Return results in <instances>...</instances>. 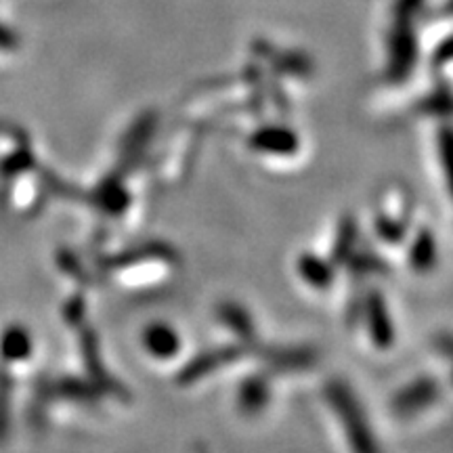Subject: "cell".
<instances>
[{
    "label": "cell",
    "mask_w": 453,
    "mask_h": 453,
    "mask_svg": "<svg viewBox=\"0 0 453 453\" xmlns=\"http://www.w3.org/2000/svg\"><path fill=\"white\" fill-rule=\"evenodd\" d=\"M370 315L376 317V319L372 321L373 338H376V342L380 344V347H388V344L393 342V327H390L388 313L384 311V304L378 294H373L370 298Z\"/></svg>",
    "instance_id": "5"
},
{
    "label": "cell",
    "mask_w": 453,
    "mask_h": 453,
    "mask_svg": "<svg viewBox=\"0 0 453 453\" xmlns=\"http://www.w3.org/2000/svg\"><path fill=\"white\" fill-rule=\"evenodd\" d=\"M267 401V388L260 380H248L242 388V405L248 411H258Z\"/></svg>",
    "instance_id": "7"
},
{
    "label": "cell",
    "mask_w": 453,
    "mask_h": 453,
    "mask_svg": "<svg viewBox=\"0 0 453 453\" xmlns=\"http://www.w3.org/2000/svg\"><path fill=\"white\" fill-rule=\"evenodd\" d=\"M143 342L147 350H150L154 357H160V359H168V357H174L179 350V336L173 327L164 326V324H156L151 327H147Z\"/></svg>",
    "instance_id": "2"
},
{
    "label": "cell",
    "mask_w": 453,
    "mask_h": 453,
    "mask_svg": "<svg viewBox=\"0 0 453 453\" xmlns=\"http://www.w3.org/2000/svg\"><path fill=\"white\" fill-rule=\"evenodd\" d=\"M434 243L430 240L428 234H422V237H418V242L413 243L411 248V260L416 267H428L434 258Z\"/></svg>",
    "instance_id": "8"
},
{
    "label": "cell",
    "mask_w": 453,
    "mask_h": 453,
    "mask_svg": "<svg viewBox=\"0 0 453 453\" xmlns=\"http://www.w3.org/2000/svg\"><path fill=\"white\" fill-rule=\"evenodd\" d=\"M327 396H330V403L334 405L340 416H342L344 428H347V434L353 443L357 453H378V445L373 441L372 430L367 428L364 420V413H361L359 405H357L355 396H350L349 388L344 384L334 382L327 388Z\"/></svg>",
    "instance_id": "1"
},
{
    "label": "cell",
    "mask_w": 453,
    "mask_h": 453,
    "mask_svg": "<svg viewBox=\"0 0 453 453\" xmlns=\"http://www.w3.org/2000/svg\"><path fill=\"white\" fill-rule=\"evenodd\" d=\"M223 317H225L226 324L234 327V330H237V332H250V321H248V317L243 315L242 309L225 307L223 309Z\"/></svg>",
    "instance_id": "9"
},
{
    "label": "cell",
    "mask_w": 453,
    "mask_h": 453,
    "mask_svg": "<svg viewBox=\"0 0 453 453\" xmlns=\"http://www.w3.org/2000/svg\"><path fill=\"white\" fill-rule=\"evenodd\" d=\"M254 147L271 151V154H292L298 147V141L286 128H265L252 139Z\"/></svg>",
    "instance_id": "4"
},
{
    "label": "cell",
    "mask_w": 453,
    "mask_h": 453,
    "mask_svg": "<svg viewBox=\"0 0 453 453\" xmlns=\"http://www.w3.org/2000/svg\"><path fill=\"white\" fill-rule=\"evenodd\" d=\"M434 395H437V387H434L433 382L430 380L416 382L396 396L395 407L399 410V413H416L420 411L422 407H426L430 401L434 399Z\"/></svg>",
    "instance_id": "3"
},
{
    "label": "cell",
    "mask_w": 453,
    "mask_h": 453,
    "mask_svg": "<svg viewBox=\"0 0 453 453\" xmlns=\"http://www.w3.org/2000/svg\"><path fill=\"white\" fill-rule=\"evenodd\" d=\"M300 275L304 277V280L315 283V286H326L327 281H330V269H327L326 263H321V260H317L313 257H304L300 258Z\"/></svg>",
    "instance_id": "6"
}]
</instances>
